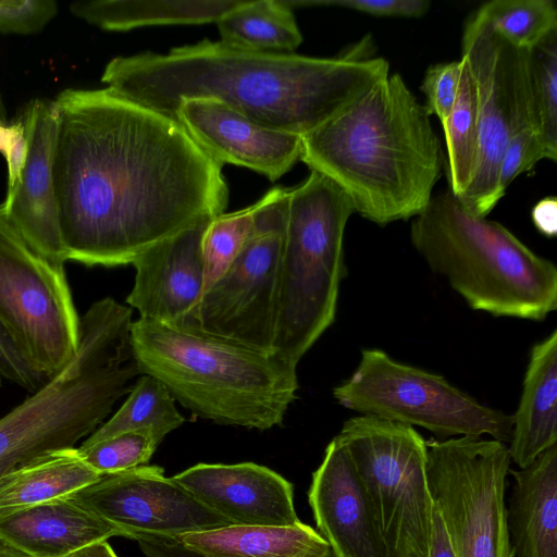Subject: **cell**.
Listing matches in <instances>:
<instances>
[{
    "instance_id": "cell-1",
    "label": "cell",
    "mask_w": 557,
    "mask_h": 557,
    "mask_svg": "<svg viewBox=\"0 0 557 557\" xmlns=\"http://www.w3.org/2000/svg\"><path fill=\"white\" fill-rule=\"evenodd\" d=\"M52 176L65 260L117 267L228 202L222 166L172 116L109 88L55 98Z\"/></svg>"
},
{
    "instance_id": "cell-2",
    "label": "cell",
    "mask_w": 557,
    "mask_h": 557,
    "mask_svg": "<svg viewBox=\"0 0 557 557\" xmlns=\"http://www.w3.org/2000/svg\"><path fill=\"white\" fill-rule=\"evenodd\" d=\"M388 74L383 58H315L203 39L165 54L116 57L106 65L101 82L122 97L172 117L182 101L207 98L263 126L302 136Z\"/></svg>"
},
{
    "instance_id": "cell-3",
    "label": "cell",
    "mask_w": 557,
    "mask_h": 557,
    "mask_svg": "<svg viewBox=\"0 0 557 557\" xmlns=\"http://www.w3.org/2000/svg\"><path fill=\"white\" fill-rule=\"evenodd\" d=\"M300 160L332 180L354 212L381 226L419 215L444 166L431 114L398 73L302 135Z\"/></svg>"
},
{
    "instance_id": "cell-4",
    "label": "cell",
    "mask_w": 557,
    "mask_h": 557,
    "mask_svg": "<svg viewBox=\"0 0 557 557\" xmlns=\"http://www.w3.org/2000/svg\"><path fill=\"white\" fill-rule=\"evenodd\" d=\"M132 323V309L111 297L88 308L73 359L0 419V480L47 455L74 448L129 393V382L139 373Z\"/></svg>"
},
{
    "instance_id": "cell-5",
    "label": "cell",
    "mask_w": 557,
    "mask_h": 557,
    "mask_svg": "<svg viewBox=\"0 0 557 557\" xmlns=\"http://www.w3.org/2000/svg\"><path fill=\"white\" fill-rule=\"evenodd\" d=\"M139 373L159 380L195 416L219 424L281 425L298 389L297 366L203 333L139 318L131 327Z\"/></svg>"
},
{
    "instance_id": "cell-6",
    "label": "cell",
    "mask_w": 557,
    "mask_h": 557,
    "mask_svg": "<svg viewBox=\"0 0 557 557\" xmlns=\"http://www.w3.org/2000/svg\"><path fill=\"white\" fill-rule=\"evenodd\" d=\"M410 240L473 310L539 322L557 309L555 263L500 223L470 212L449 189L413 218Z\"/></svg>"
},
{
    "instance_id": "cell-7",
    "label": "cell",
    "mask_w": 557,
    "mask_h": 557,
    "mask_svg": "<svg viewBox=\"0 0 557 557\" xmlns=\"http://www.w3.org/2000/svg\"><path fill=\"white\" fill-rule=\"evenodd\" d=\"M352 213L346 194L317 171L289 188L273 351L295 366L335 320Z\"/></svg>"
},
{
    "instance_id": "cell-8",
    "label": "cell",
    "mask_w": 557,
    "mask_h": 557,
    "mask_svg": "<svg viewBox=\"0 0 557 557\" xmlns=\"http://www.w3.org/2000/svg\"><path fill=\"white\" fill-rule=\"evenodd\" d=\"M335 438L366 490L385 557H429L434 505L426 441L412 426L369 414L346 420Z\"/></svg>"
},
{
    "instance_id": "cell-9",
    "label": "cell",
    "mask_w": 557,
    "mask_h": 557,
    "mask_svg": "<svg viewBox=\"0 0 557 557\" xmlns=\"http://www.w3.org/2000/svg\"><path fill=\"white\" fill-rule=\"evenodd\" d=\"M346 409L409 426L444 440L482 437L509 443L511 414L485 406L445 377L401 363L384 350L367 348L352 374L333 388Z\"/></svg>"
},
{
    "instance_id": "cell-10",
    "label": "cell",
    "mask_w": 557,
    "mask_h": 557,
    "mask_svg": "<svg viewBox=\"0 0 557 557\" xmlns=\"http://www.w3.org/2000/svg\"><path fill=\"white\" fill-rule=\"evenodd\" d=\"M426 447L431 497L456 557H515L505 502L508 445L460 436Z\"/></svg>"
},
{
    "instance_id": "cell-11",
    "label": "cell",
    "mask_w": 557,
    "mask_h": 557,
    "mask_svg": "<svg viewBox=\"0 0 557 557\" xmlns=\"http://www.w3.org/2000/svg\"><path fill=\"white\" fill-rule=\"evenodd\" d=\"M288 193L275 187L253 205L245 244L201 298L199 333L273 352Z\"/></svg>"
},
{
    "instance_id": "cell-12",
    "label": "cell",
    "mask_w": 557,
    "mask_h": 557,
    "mask_svg": "<svg viewBox=\"0 0 557 557\" xmlns=\"http://www.w3.org/2000/svg\"><path fill=\"white\" fill-rule=\"evenodd\" d=\"M0 318L48 379L60 372L78 349L81 318L64 265L30 247L1 203Z\"/></svg>"
},
{
    "instance_id": "cell-13",
    "label": "cell",
    "mask_w": 557,
    "mask_h": 557,
    "mask_svg": "<svg viewBox=\"0 0 557 557\" xmlns=\"http://www.w3.org/2000/svg\"><path fill=\"white\" fill-rule=\"evenodd\" d=\"M461 58L476 88L479 152L473 177L459 200L486 218L500 200L497 172L507 144L532 127L530 50L513 47L474 12L462 32Z\"/></svg>"
},
{
    "instance_id": "cell-14",
    "label": "cell",
    "mask_w": 557,
    "mask_h": 557,
    "mask_svg": "<svg viewBox=\"0 0 557 557\" xmlns=\"http://www.w3.org/2000/svg\"><path fill=\"white\" fill-rule=\"evenodd\" d=\"M12 141L7 156L8 189L3 211L37 252L64 265L52 161L57 134L53 100L34 99L11 124Z\"/></svg>"
},
{
    "instance_id": "cell-15",
    "label": "cell",
    "mask_w": 557,
    "mask_h": 557,
    "mask_svg": "<svg viewBox=\"0 0 557 557\" xmlns=\"http://www.w3.org/2000/svg\"><path fill=\"white\" fill-rule=\"evenodd\" d=\"M69 497L127 539L132 533L177 537L232 524L165 476L159 466L102 474Z\"/></svg>"
},
{
    "instance_id": "cell-16",
    "label": "cell",
    "mask_w": 557,
    "mask_h": 557,
    "mask_svg": "<svg viewBox=\"0 0 557 557\" xmlns=\"http://www.w3.org/2000/svg\"><path fill=\"white\" fill-rule=\"evenodd\" d=\"M214 218H199L134 260L136 274L126 302L140 318L198 332L197 311L205 294L202 243Z\"/></svg>"
},
{
    "instance_id": "cell-17",
    "label": "cell",
    "mask_w": 557,
    "mask_h": 557,
    "mask_svg": "<svg viewBox=\"0 0 557 557\" xmlns=\"http://www.w3.org/2000/svg\"><path fill=\"white\" fill-rule=\"evenodd\" d=\"M174 117L221 165L247 168L275 182L300 160V135L258 124L216 100H184Z\"/></svg>"
},
{
    "instance_id": "cell-18",
    "label": "cell",
    "mask_w": 557,
    "mask_h": 557,
    "mask_svg": "<svg viewBox=\"0 0 557 557\" xmlns=\"http://www.w3.org/2000/svg\"><path fill=\"white\" fill-rule=\"evenodd\" d=\"M172 478L232 524L286 527L300 522L293 484L264 466L198 463Z\"/></svg>"
},
{
    "instance_id": "cell-19",
    "label": "cell",
    "mask_w": 557,
    "mask_h": 557,
    "mask_svg": "<svg viewBox=\"0 0 557 557\" xmlns=\"http://www.w3.org/2000/svg\"><path fill=\"white\" fill-rule=\"evenodd\" d=\"M308 502L317 531L335 557H385L366 490L347 450L335 437L312 473Z\"/></svg>"
},
{
    "instance_id": "cell-20",
    "label": "cell",
    "mask_w": 557,
    "mask_h": 557,
    "mask_svg": "<svg viewBox=\"0 0 557 557\" xmlns=\"http://www.w3.org/2000/svg\"><path fill=\"white\" fill-rule=\"evenodd\" d=\"M112 536L111 523L71 497L0 511V539L33 557H66Z\"/></svg>"
},
{
    "instance_id": "cell-21",
    "label": "cell",
    "mask_w": 557,
    "mask_h": 557,
    "mask_svg": "<svg viewBox=\"0 0 557 557\" xmlns=\"http://www.w3.org/2000/svg\"><path fill=\"white\" fill-rule=\"evenodd\" d=\"M509 473L515 483L507 520L515 557H557V444Z\"/></svg>"
},
{
    "instance_id": "cell-22",
    "label": "cell",
    "mask_w": 557,
    "mask_h": 557,
    "mask_svg": "<svg viewBox=\"0 0 557 557\" xmlns=\"http://www.w3.org/2000/svg\"><path fill=\"white\" fill-rule=\"evenodd\" d=\"M508 445L519 469L557 444V330L533 345Z\"/></svg>"
},
{
    "instance_id": "cell-23",
    "label": "cell",
    "mask_w": 557,
    "mask_h": 557,
    "mask_svg": "<svg viewBox=\"0 0 557 557\" xmlns=\"http://www.w3.org/2000/svg\"><path fill=\"white\" fill-rule=\"evenodd\" d=\"M177 539L209 557H332L327 542L312 527L239 525L184 533Z\"/></svg>"
},
{
    "instance_id": "cell-24",
    "label": "cell",
    "mask_w": 557,
    "mask_h": 557,
    "mask_svg": "<svg viewBox=\"0 0 557 557\" xmlns=\"http://www.w3.org/2000/svg\"><path fill=\"white\" fill-rule=\"evenodd\" d=\"M242 0H91L71 3V12L104 30L154 25L218 22Z\"/></svg>"
},
{
    "instance_id": "cell-25",
    "label": "cell",
    "mask_w": 557,
    "mask_h": 557,
    "mask_svg": "<svg viewBox=\"0 0 557 557\" xmlns=\"http://www.w3.org/2000/svg\"><path fill=\"white\" fill-rule=\"evenodd\" d=\"M101 475L77 447L47 455L0 480V511L69 496Z\"/></svg>"
},
{
    "instance_id": "cell-26",
    "label": "cell",
    "mask_w": 557,
    "mask_h": 557,
    "mask_svg": "<svg viewBox=\"0 0 557 557\" xmlns=\"http://www.w3.org/2000/svg\"><path fill=\"white\" fill-rule=\"evenodd\" d=\"M216 25L220 40L240 49L290 53L302 42L285 0H242Z\"/></svg>"
},
{
    "instance_id": "cell-27",
    "label": "cell",
    "mask_w": 557,
    "mask_h": 557,
    "mask_svg": "<svg viewBox=\"0 0 557 557\" xmlns=\"http://www.w3.org/2000/svg\"><path fill=\"white\" fill-rule=\"evenodd\" d=\"M185 422L175 399L156 377L143 374L121 408L81 446L86 447L124 432L149 434L159 445L166 434Z\"/></svg>"
},
{
    "instance_id": "cell-28",
    "label": "cell",
    "mask_w": 557,
    "mask_h": 557,
    "mask_svg": "<svg viewBox=\"0 0 557 557\" xmlns=\"http://www.w3.org/2000/svg\"><path fill=\"white\" fill-rule=\"evenodd\" d=\"M460 59L462 72L458 96L449 115L442 122L448 189L458 198L465 194L473 177L479 152L476 88L467 61Z\"/></svg>"
},
{
    "instance_id": "cell-29",
    "label": "cell",
    "mask_w": 557,
    "mask_h": 557,
    "mask_svg": "<svg viewBox=\"0 0 557 557\" xmlns=\"http://www.w3.org/2000/svg\"><path fill=\"white\" fill-rule=\"evenodd\" d=\"M475 13L519 49L531 50L557 33V8L552 0H493Z\"/></svg>"
},
{
    "instance_id": "cell-30",
    "label": "cell",
    "mask_w": 557,
    "mask_h": 557,
    "mask_svg": "<svg viewBox=\"0 0 557 557\" xmlns=\"http://www.w3.org/2000/svg\"><path fill=\"white\" fill-rule=\"evenodd\" d=\"M532 127L546 159H557V33L530 50Z\"/></svg>"
},
{
    "instance_id": "cell-31",
    "label": "cell",
    "mask_w": 557,
    "mask_h": 557,
    "mask_svg": "<svg viewBox=\"0 0 557 557\" xmlns=\"http://www.w3.org/2000/svg\"><path fill=\"white\" fill-rule=\"evenodd\" d=\"M253 223V205L233 212L216 215L210 223L202 243L205 260V292L228 269Z\"/></svg>"
},
{
    "instance_id": "cell-32",
    "label": "cell",
    "mask_w": 557,
    "mask_h": 557,
    "mask_svg": "<svg viewBox=\"0 0 557 557\" xmlns=\"http://www.w3.org/2000/svg\"><path fill=\"white\" fill-rule=\"evenodd\" d=\"M158 446L147 433L124 432L77 450L89 467L109 474L146 466Z\"/></svg>"
},
{
    "instance_id": "cell-33",
    "label": "cell",
    "mask_w": 557,
    "mask_h": 557,
    "mask_svg": "<svg viewBox=\"0 0 557 557\" xmlns=\"http://www.w3.org/2000/svg\"><path fill=\"white\" fill-rule=\"evenodd\" d=\"M546 159L543 144L532 127L516 134L507 144L498 165L497 194L502 198L508 186L539 161Z\"/></svg>"
},
{
    "instance_id": "cell-34",
    "label": "cell",
    "mask_w": 557,
    "mask_h": 557,
    "mask_svg": "<svg viewBox=\"0 0 557 557\" xmlns=\"http://www.w3.org/2000/svg\"><path fill=\"white\" fill-rule=\"evenodd\" d=\"M462 61L442 62L431 65L423 77L421 91L430 114L441 121L449 115L459 91Z\"/></svg>"
},
{
    "instance_id": "cell-35",
    "label": "cell",
    "mask_w": 557,
    "mask_h": 557,
    "mask_svg": "<svg viewBox=\"0 0 557 557\" xmlns=\"http://www.w3.org/2000/svg\"><path fill=\"white\" fill-rule=\"evenodd\" d=\"M0 375L30 393H35L49 380L36 369L16 336L1 318Z\"/></svg>"
},
{
    "instance_id": "cell-36",
    "label": "cell",
    "mask_w": 557,
    "mask_h": 557,
    "mask_svg": "<svg viewBox=\"0 0 557 557\" xmlns=\"http://www.w3.org/2000/svg\"><path fill=\"white\" fill-rule=\"evenodd\" d=\"M52 0L0 1V32L28 35L41 30L57 14Z\"/></svg>"
},
{
    "instance_id": "cell-37",
    "label": "cell",
    "mask_w": 557,
    "mask_h": 557,
    "mask_svg": "<svg viewBox=\"0 0 557 557\" xmlns=\"http://www.w3.org/2000/svg\"><path fill=\"white\" fill-rule=\"evenodd\" d=\"M292 9L334 5L383 17H420L430 9L426 0H285Z\"/></svg>"
},
{
    "instance_id": "cell-38",
    "label": "cell",
    "mask_w": 557,
    "mask_h": 557,
    "mask_svg": "<svg viewBox=\"0 0 557 557\" xmlns=\"http://www.w3.org/2000/svg\"><path fill=\"white\" fill-rule=\"evenodd\" d=\"M128 539L137 542L145 557H209L185 546L174 536L132 533Z\"/></svg>"
},
{
    "instance_id": "cell-39",
    "label": "cell",
    "mask_w": 557,
    "mask_h": 557,
    "mask_svg": "<svg viewBox=\"0 0 557 557\" xmlns=\"http://www.w3.org/2000/svg\"><path fill=\"white\" fill-rule=\"evenodd\" d=\"M532 221L537 231L554 237L557 233V200L555 197L541 199L532 209Z\"/></svg>"
},
{
    "instance_id": "cell-40",
    "label": "cell",
    "mask_w": 557,
    "mask_h": 557,
    "mask_svg": "<svg viewBox=\"0 0 557 557\" xmlns=\"http://www.w3.org/2000/svg\"><path fill=\"white\" fill-rule=\"evenodd\" d=\"M429 557H456L443 521L434 507Z\"/></svg>"
},
{
    "instance_id": "cell-41",
    "label": "cell",
    "mask_w": 557,
    "mask_h": 557,
    "mask_svg": "<svg viewBox=\"0 0 557 557\" xmlns=\"http://www.w3.org/2000/svg\"><path fill=\"white\" fill-rule=\"evenodd\" d=\"M66 557H117L107 541L96 542L85 546Z\"/></svg>"
},
{
    "instance_id": "cell-42",
    "label": "cell",
    "mask_w": 557,
    "mask_h": 557,
    "mask_svg": "<svg viewBox=\"0 0 557 557\" xmlns=\"http://www.w3.org/2000/svg\"><path fill=\"white\" fill-rule=\"evenodd\" d=\"M0 557H33L0 539Z\"/></svg>"
},
{
    "instance_id": "cell-43",
    "label": "cell",
    "mask_w": 557,
    "mask_h": 557,
    "mask_svg": "<svg viewBox=\"0 0 557 557\" xmlns=\"http://www.w3.org/2000/svg\"><path fill=\"white\" fill-rule=\"evenodd\" d=\"M12 141V126L10 124V127L8 129H0V152L3 154V157L7 156L10 145Z\"/></svg>"
},
{
    "instance_id": "cell-44",
    "label": "cell",
    "mask_w": 557,
    "mask_h": 557,
    "mask_svg": "<svg viewBox=\"0 0 557 557\" xmlns=\"http://www.w3.org/2000/svg\"><path fill=\"white\" fill-rule=\"evenodd\" d=\"M10 127V124L7 119V112L5 108L0 95V129H8Z\"/></svg>"
},
{
    "instance_id": "cell-45",
    "label": "cell",
    "mask_w": 557,
    "mask_h": 557,
    "mask_svg": "<svg viewBox=\"0 0 557 557\" xmlns=\"http://www.w3.org/2000/svg\"><path fill=\"white\" fill-rule=\"evenodd\" d=\"M2 380H3V379H2V377H1V375H0V387H1V384H2Z\"/></svg>"
}]
</instances>
